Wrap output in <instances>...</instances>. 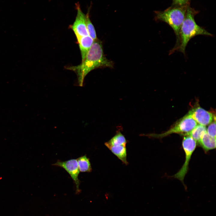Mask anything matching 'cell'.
Listing matches in <instances>:
<instances>
[{
	"mask_svg": "<svg viewBox=\"0 0 216 216\" xmlns=\"http://www.w3.org/2000/svg\"><path fill=\"white\" fill-rule=\"evenodd\" d=\"M208 126L207 132L211 136L216 138V122L214 121L211 122Z\"/></svg>",
	"mask_w": 216,
	"mask_h": 216,
	"instance_id": "obj_15",
	"label": "cell"
},
{
	"mask_svg": "<svg viewBox=\"0 0 216 216\" xmlns=\"http://www.w3.org/2000/svg\"><path fill=\"white\" fill-rule=\"evenodd\" d=\"M52 165L64 169L69 173L74 181L76 185L77 191H79L80 181L78 178V176L80 171L76 159H71L64 161L58 160Z\"/></svg>",
	"mask_w": 216,
	"mask_h": 216,
	"instance_id": "obj_8",
	"label": "cell"
},
{
	"mask_svg": "<svg viewBox=\"0 0 216 216\" xmlns=\"http://www.w3.org/2000/svg\"><path fill=\"white\" fill-rule=\"evenodd\" d=\"M198 13L188 6L185 16L182 25L180 32V42L177 50L185 54L186 47L189 41L195 36L204 35L212 36L213 35L196 23L194 16Z\"/></svg>",
	"mask_w": 216,
	"mask_h": 216,
	"instance_id": "obj_2",
	"label": "cell"
},
{
	"mask_svg": "<svg viewBox=\"0 0 216 216\" xmlns=\"http://www.w3.org/2000/svg\"><path fill=\"white\" fill-rule=\"evenodd\" d=\"M197 125L196 122L188 113L177 121L172 127L164 133L160 134H151L143 135L158 138H163L173 133L186 136Z\"/></svg>",
	"mask_w": 216,
	"mask_h": 216,
	"instance_id": "obj_4",
	"label": "cell"
},
{
	"mask_svg": "<svg viewBox=\"0 0 216 216\" xmlns=\"http://www.w3.org/2000/svg\"><path fill=\"white\" fill-rule=\"evenodd\" d=\"M199 124L206 126L215 120V116L199 106L192 109L188 113Z\"/></svg>",
	"mask_w": 216,
	"mask_h": 216,
	"instance_id": "obj_9",
	"label": "cell"
},
{
	"mask_svg": "<svg viewBox=\"0 0 216 216\" xmlns=\"http://www.w3.org/2000/svg\"><path fill=\"white\" fill-rule=\"evenodd\" d=\"M189 4L180 6H173L163 11H155V19L167 23L172 28L176 34V43L175 47L170 51V54L177 50L179 46L180 29Z\"/></svg>",
	"mask_w": 216,
	"mask_h": 216,
	"instance_id": "obj_3",
	"label": "cell"
},
{
	"mask_svg": "<svg viewBox=\"0 0 216 216\" xmlns=\"http://www.w3.org/2000/svg\"><path fill=\"white\" fill-rule=\"evenodd\" d=\"M127 141L120 131H117L116 134L105 145L124 164L127 165L126 145Z\"/></svg>",
	"mask_w": 216,
	"mask_h": 216,
	"instance_id": "obj_5",
	"label": "cell"
},
{
	"mask_svg": "<svg viewBox=\"0 0 216 216\" xmlns=\"http://www.w3.org/2000/svg\"><path fill=\"white\" fill-rule=\"evenodd\" d=\"M190 0H172L173 6H180L187 5L189 3Z\"/></svg>",
	"mask_w": 216,
	"mask_h": 216,
	"instance_id": "obj_16",
	"label": "cell"
},
{
	"mask_svg": "<svg viewBox=\"0 0 216 216\" xmlns=\"http://www.w3.org/2000/svg\"><path fill=\"white\" fill-rule=\"evenodd\" d=\"M207 130L206 126L200 124H197L186 136H189L193 138L196 142L199 141L202 136Z\"/></svg>",
	"mask_w": 216,
	"mask_h": 216,
	"instance_id": "obj_13",
	"label": "cell"
},
{
	"mask_svg": "<svg viewBox=\"0 0 216 216\" xmlns=\"http://www.w3.org/2000/svg\"><path fill=\"white\" fill-rule=\"evenodd\" d=\"M113 65L112 62L105 57L102 43L98 39L94 41L85 58L81 64L68 67L66 69L76 73L79 85L82 86L85 77L91 71L99 68H112Z\"/></svg>",
	"mask_w": 216,
	"mask_h": 216,
	"instance_id": "obj_1",
	"label": "cell"
},
{
	"mask_svg": "<svg viewBox=\"0 0 216 216\" xmlns=\"http://www.w3.org/2000/svg\"><path fill=\"white\" fill-rule=\"evenodd\" d=\"M80 171L90 172L92 168L89 158L86 155L82 156L76 159Z\"/></svg>",
	"mask_w": 216,
	"mask_h": 216,
	"instance_id": "obj_12",
	"label": "cell"
},
{
	"mask_svg": "<svg viewBox=\"0 0 216 216\" xmlns=\"http://www.w3.org/2000/svg\"><path fill=\"white\" fill-rule=\"evenodd\" d=\"M75 6L76 16L74 22L70 27L74 32L77 39L89 35L86 28V15L82 10L79 2L76 3Z\"/></svg>",
	"mask_w": 216,
	"mask_h": 216,
	"instance_id": "obj_7",
	"label": "cell"
},
{
	"mask_svg": "<svg viewBox=\"0 0 216 216\" xmlns=\"http://www.w3.org/2000/svg\"><path fill=\"white\" fill-rule=\"evenodd\" d=\"M90 8V7H89L87 13L86 15V28L89 36L94 41L97 40L98 39L97 37L94 27L90 19L89 13Z\"/></svg>",
	"mask_w": 216,
	"mask_h": 216,
	"instance_id": "obj_14",
	"label": "cell"
},
{
	"mask_svg": "<svg viewBox=\"0 0 216 216\" xmlns=\"http://www.w3.org/2000/svg\"><path fill=\"white\" fill-rule=\"evenodd\" d=\"M185 136L182 142V146L185 153V160L181 169L173 176L183 183L184 178L188 170L191 155L196 146V141L193 138L189 136Z\"/></svg>",
	"mask_w": 216,
	"mask_h": 216,
	"instance_id": "obj_6",
	"label": "cell"
},
{
	"mask_svg": "<svg viewBox=\"0 0 216 216\" xmlns=\"http://www.w3.org/2000/svg\"><path fill=\"white\" fill-rule=\"evenodd\" d=\"M198 143L205 152L216 148V138L210 136L207 132L202 136Z\"/></svg>",
	"mask_w": 216,
	"mask_h": 216,
	"instance_id": "obj_11",
	"label": "cell"
},
{
	"mask_svg": "<svg viewBox=\"0 0 216 216\" xmlns=\"http://www.w3.org/2000/svg\"><path fill=\"white\" fill-rule=\"evenodd\" d=\"M82 58V62L85 58L94 40L89 35L81 37L77 39Z\"/></svg>",
	"mask_w": 216,
	"mask_h": 216,
	"instance_id": "obj_10",
	"label": "cell"
}]
</instances>
